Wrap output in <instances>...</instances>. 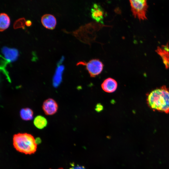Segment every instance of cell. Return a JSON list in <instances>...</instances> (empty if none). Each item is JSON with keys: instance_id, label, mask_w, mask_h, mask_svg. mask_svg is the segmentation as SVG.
Returning <instances> with one entry per match:
<instances>
[{"instance_id": "9", "label": "cell", "mask_w": 169, "mask_h": 169, "mask_svg": "<svg viewBox=\"0 0 169 169\" xmlns=\"http://www.w3.org/2000/svg\"><path fill=\"white\" fill-rule=\"evenodd\" d=\"M41 23L46 28L53 30L55 28L56 23V20L55 17L50 14H45L41 18Z\"/></svg>"}, {"instance_id": "7", "label": "cell", "mask_w": 169, "mask_h": 169, "mask_svg": "<svg viewBox=\"0 0 169 169\" xmlns=\"http://www.w3.org/2000/svg\"><path fill=\"white\" fill-rule=\"evenodd\" d=\"M118 86L117 81L114 79L108 78L105 79L101 84L102 89L105 92L111 93L115 92Z\"/></svg>"}, {"instance_id": "10", "label": "cell", "mask_w": 169, "mask_h": 169, "mask_svg": "<svg viewBox=\"0 0 169 169\" xmlns=\"http://www.w3.org/2000/svg\"><path fill=\"white\" fill-rule=\"evenodd\" d=\"M2 52L4 57L9 62L15 61L19 56V52L17 49L4 47L2 48Z\"/></svg>"}, {"instance_id": "2", "label": "cell", "mask_w": 169, "mask_h": 169, "mask_svg": "<svg viewBox=\"0 0 169 169\" xmlns=\"http://www.w3.org/2000/svg\"><path fill=\"white\" fill-rule=\"evenodd\" d=\"M14 147L18 151L26 154L34 153L37 149L36 140L31 134L27 133H18L13 138Z\"/></svg>"}, {"instance_id": "11", "label": "cell", "mask_w": 169, "mask_h": 169, "mask_svg": "<svg viewBox=\"0 0 169 169\" xmlns=\"http://www.w3.org/2000/svg\"><path fill=\"white\" fill-rule=\"evenodd\" d=\"M56 69L53 78V83L57 85L60 83L62 80V75L64 69V66L63 65H58Z\"/></svg>"}, {"instance_id": "17", "label": "cell", "mask_w": 169, "mask_h": 169, "mask_svg": "<svg viewBox=\"0 0 169 169\" xmlns=\"http://www.w3.org/2000/svg\"><path fill=\"white\" fill-rule=\"evenodd\" d=\"M69 169H85V168L83 166L78 165L72 166Z\"/></svg>"}, {"instance_id": "16", "label": "cell", "mask_w": 169, "mask_h": 169, "mask_svg": "<svg viewBox=\"0 0 169 169\" xmlns=\"http://www.w3.org/2000/svg\"><path fill=\"white\" fill-rule=\"evenodd\" d=\"M103 109V106L100 103L97 104L95 107V110L96 111L98 112L101 111Z\"/></svg>"}, {"instance_id": "5", "label": "cell", "mask_w": 169, "mask_h": 169, "mask_svg": "<svg viewBox=\"0 0 169 169\" xmlns=\"http://www.w3.org/2000/svg\"><path fill=\"white\" fill-rule=\"evenodd\" d=\"M91 18L97 23H103L104 12L101 7L99 4L94 3L90 10Z\"/></svg>"}, {"instance_id": "18", "label": "cell", "mask_w": 169, "mask_h": 169, "mask_svg": "<svg viewBox=\"0 0 169 169\" xmlns=\"http://www.w3.org/2000/svg\"><path fill=\"white\" fill-rule=\"evenodd\" d=\"M26 25L28 27H29L31 26L32 22L31 20H28L26 21Z\"/></svg>"}, {"instance_id": "19", "label": "cell", "mask_w": 169, "mask_h": 169, "mask_svg": "<svg viewBox=\"0 0 169 169\" xmlns=\"http://www.w3.org/2000/svg\"><path fill=\"white\" fill-rule=\"evenodd\" d=\"M58 169H64L62 168H59Z\"/></svg>"}, {"instance_id": "15", "label": "cell", "mask_w": 169, "mask_h": 169, "mask_svg": "<svg viewBox=\"0 0 169 169\" xmlns=\"http://www.w3.org/2000/svg\"><path fill=\"white\" fill-rule=\"evenodd\" d=\"M26 20L24 18H21L17 20L14 23V27L15 28H24L26 25Z\"/></svg>"}, {"instance_id": "14", "label": "cell", "mask_w": 169, "mask_h": 169, "mask_svg": "<svg viewBox=\"0 0 169 169\" xmlns=\"http://www.w3.org/2000/svg\"><path fill=\"white\" fill-rule=\"evenodd\" d=\"M20 113L21 118L25 120H31L33 118V111L32 109L28 108L22 109Z\"/></svg>"}, {"instance_id": "3", "label": "cell", "mask_w": 169, "mask_h": 169, "mask_svg": "<svg viewBox=\"0 0 169 169\" xmlns=\"http://www.w3.org/2000/svg\"><path fill=\"white\" fill-rule=\"evenodd\" d=\"M131 12L135 18L140 20L147 19L148 8L147 0H129Z\"/></svg>"}, {"instance_id": "8", "label": "cell", "mask_w": 169, "mask_h": 169, "mask_svg": "<svg viewBox=\"0 0 169 169\" xmlns=\"http://www.w3.org/2000/svg\"><path fill=\"white\" fill-rule=\"evenodd\" d=\"M156 53L161 56L166 69H169V48L168 44L158 47L156 50Z\"/></svg>"}, {"instance_id": "6", "label": "cell", "mask_w": 169, "mask_h": 169, "mask_svg": "<svg viewBox=\"0 0 169 169\" xmlns=\"http://www.w3.org/2000/svg\"><path fill=\"white\" fill-rule=\"evenodd\" d=\"M42 108L45 114L52 115L57 112L58 109V105L54 100L49 98L45 100L44 102Z\"/></svg>"}, {"instance_id": "1", "label": "cell", "mask_w": 169, "mask_h": 169, "mask_svg": "<svg viewBox=\"0 0 169 169\" xmlns=\"http://www.w3.org/2000/svg\"><path fill=\"white\" fill-rule=\"evenodd\" d=\"M149 106L155 110L169 113V89L163 85L148 94L146 98Z\"/></svg>"}, {"instance_id": "12", "label": "cell", "mask_w": 169, "mask_h": 169, "mask_svg": "<svg viewBox=\"0 0 169 169\" xmlns=\"http://www.w3.org/2000/svg\"><path fill=\"white\" fill-rule=\"evenodd\" d=\"M10 18L6 13H0V31H3L7 29L10 24Z\"/></svg>"}, {"instance_id": "13", "label": "cell", "mask_w": 169, "mask_h": 169, "mask_svg": "<svg viewBox=\"0 0 169 169\" xmlns=\"http://www.w3.org/2000/svg\"><path fill=\"white\" fill-rule=\"evenodd\" d=\"M47 121L46 118L41 115H38L34 118L33 123L34 125L38 129H43L45 127L47 124Z\"/></svg>"}, {"instance_id": "4", "label": "cell", "mask_w": 169, "mask_h": 169, "mask_svg": "<svg viewBox=\"0 0 169 169\" xmlns=\"http://www.w3.org/2000/svg\"><path fill=\"white\" fill-rule=\"evenodd\" d=\"M85 66L90 76L95 77L100 74L102 72L104 67L102 62L98 59H93L89 62L80 61L78 63L77 65Z\"/></svg>"}]
</instances>
